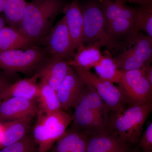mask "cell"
Here are the masks:
<instances>
[{"mask_svg":"<svg viewBox=\"0 0 152 152\" xmlns=\"http://www.w3.org/2000/svg\"><path fill=\"white\" fill-rule=\"evenodd\" d=\"M4 131V125L3 123H1L0 122V145H1V141L3 134V132Z\"/></svg>","mask_w":152,"mask_h":152,"instance_id":"34","label":"cell"},{"mask_svg":"<svg viewBox=\"0 0 152 152\" xmlns=\"http://www.w3.org/2000/svg\"><path fill=\"white\" fill-rule=\"evenodd\" d=\"M38 112L37 120L32 135L38 152H48L71 125L72 116L63 110L50 113L40 110Z\"/></svg>","mask_w":152,"mask_h":152,"instance_id":"4","label":"cell"},{"mask_svg":"<svg viewBox=\"0 0 152 152\" xmlns=\"http://www.w3.org/2000/svg\"><path fill=\"white\" fill-rule=\"evenodd\" d=\"M12 83L8 77V74L3 73L0 72V103L2 102V96L6 89Z\"/></svg>","mask_w":152,"mask_h":152,"instance_id":"29","label":"cell"},{"mask_svg":"<svg viewBox=\"0 0 152 152\" xmlns=\"http://www.w3.org/2000/svg\"><path fill=\"white\" fill-rule=\"evenodd\" d=\"M100 5L107 22L118 19L134 20L137 9L129 7L124 3L111 0H99Z\"/></svg>","mask_w":152,"mask_h":152,"instance_id":"21","label":"cell"},{"mask_svg":"<svg viewBox=\"0 0 152 152\" xmlns=\"http://www.w3.org/2000/svg\"><path fill=\"white\" fill-rule=\"evenodd\" d=\"M65 5L63 0H32L25 7L18 30L33 46L40 43Z\"/></svg>","mask_w":152,"mask_h":152,"instance_id":"1","label":"cell"},{"mask_svg":"<svg viewBox=\"0 0 152 152\" xmlns=\"http://www.w3.org/2000/svg\"><path fill=\"white\" fill-rule=\"evenodd\" d=\"M97 75L102 79L113 83H118L121 71L111 53L106 50L103 53L102 60L94 67Z\"/></svg>","mask_w":152,"mask_h":152,"instance_id":"23","label":"cell"},{"mask_svg":"<svg viewBox=\"0 0 152 152\" xmlns=\"http://www.w3.org/2000/svg\"><path fill=\"white\" fill-rule=\"evenodd\" d=\"M70 66L62 58L49 57L37 69L39 78L43 79L56 92L69 72Z\"/></svg>","mask_w":152,"mask_h":152,"instance_id":"14","label":"cell"},{"mask_svg":"<svg viewBox=\"0 0 152 152\" xmlns=\"http://www.w3.org/2000/svg\"><path fill=\"white\" fill-rule=\"evenodd\" d=\"M37 111L35 100L9 98L0 103V122L33 118Z\"/></svg>","mask_w":152,"mask_h":152,"instance_id":"13","label":"cell"},{"mask_svg":"<svg viewBox=\"0 0 152 152\" xmlns=\"http://www.w3.org/2000/svg\"><path fill=\"white\" fill-rule=\"evenodd\" d=\"M63 12L64 14L66 24L75 48L83 43L84 20L81 7L78 0H74L66 5Z\"/></svg>","mask_w":152,"mask_h":152,"instance_id":"15","label":"cell"},{"mask_svg":"<svg viewBox=\"0 0 152 152\" xmlns=\"http://www.w3.org/2000/svg\"><path fill=\"white\" fill-rule=\"evenodd\" d=\"M43 47L35 45L26 50L0 52V69L8 74L30 72L38 68L49 58Z\"/></svg>","mask_w":152,"mask_h":152,"instance_id":"5","label":"cell"},{"mask_svg":"<svg viewBox=\"0 0 152 152\" xmlns=\"http://www.w3.org/2000/svg\"><path fill=\"white\" fill-rule=\"evenodd\" d=\"M40 43L50 57L62 58L69 61L75 53L64 16L57 22Z\"/></svg>","mask_w":152,"mask_h":152,"instance_id":"10","label":"cell"},{"mask_svg":"<svg viewBox=\"0 0 152 152\" xmlns=\"http://www.w3.org/2000/svg\"><path fill=\"white\" fill-rule=\"evenodd\" d=\"M152 110L151 101L142 104L129 106L120 111L110 112L109 132L127 145L137 143Z\"/></svg>","mask_w":152,"mask_h":152,"instance_id":"3","label":"cell"},{"mask_svg":"<svg viewBox=\"0 0 152 152\" xmlns=\"http://www.w3.org/2000/svg\"><path fill=\"white\" fill-rule=\"evenodd\" d=\"M88 135L70 127L48 152H86Z\"/></svg>","mask_w":152,"mask_h":152,"instance_id":"17","label":"cell"},{"mask_svg":"<svg viewBox=\"0 0 152 152\" xmlns=\"http://www.w3.org/2000/svg\"><path fill=\"white\" fill-rule=\"evenodd\" d=\"M86 88V85L70 66L56 91L61 110L66 111L74 108L81 99Z\"/></svg>","mask_w":152,"mask_h":152,"instance_id":"12","label":"cell"},{"mask_svg":"<svg viewBox=\"0 0 152 152\" xmlns=\"http://www.w3.org/2000/svg\"><path fill=\"white\" fill-rule=\"evenodd\" d=\"M86 85L84 94L74 107L70 127L88 135L109 132L110 110L92 87Z\"/></svg>","mask_w":152,"mask_h":152,"instance_id":"2","label":"cell"},{"mask_svg":"<svg viewBox=\"0 0 152 152\" xmlns=\"http://www.w3.org/2000/svg\"><path fill=\"white\" fill-rule=\"evenodd\" d=\"M39 76L36 73L29 78L21 79L9 86L2 96V101L11 98L27 100H35L37 98Z\"/></svg>","mask_w":152,"mask_h":152,"instance_id":"18","label":"cell"},{"mask_svg":"<svg viewBox=\"0 0 152 152\" xmlns=\"http://www.w3.org/2000/svg\"><path fill=\"white\" fill-rule=\"evenodd\" d=\"M28 3L26 0H6L4 17L9 26L19 28L23 12Z\"/></svg>","mask_w":152,"mask_h":152,"instance_id":"25","label":"cell"},{"mask_svg":"<svg viewBox=\"0 0 152 152\" xmlns=\"http://www.w3.org/2000/svg\"><path fill=\"white\" fill-rule=\"evenodd\" d=\"M32 46L29 41L17 29L5 26L0 30V52L26 50Z\"/></svg>","mask_w":152,"mask_h":152,"instance_id":"22","label":"cell"},{"mask_svg":"<svg viewBox=\"0 0 152 152\" xmlns=\"http://www.w3.org/2000/svg\"><path fill=\"white\" fill-rule=\"evenodd\" d=\"M38 86L39 110L46 113L62 110L56 91L42 79L40 78Z\"/></svg>","mask_w":152,"mask_h":152,"instance_id":"24","label":"cell"},{"mask_svg":"<svg viewBox=\"0 0 152 152\" xmlns=\"http://www.w3.org/2000/svg\"><path fill=\"white\" fill-rule=\"evenodd\" d=\"M121 2L125 4L126 3H129L131 4H137L144 6H147L152 5V0H115Z\"/></svg>","mask_w":152,"mask_h":152,"instance_id":"30","label":"cell"},{"mask_svg":"<svg viewBox=\"0 0 152 152\" xmlns=\"http://www.w3.org/2000/svg\"><path fill=\"white\" fill-rule=\"evenodd\" d=\"M134 21L137 31H143L147 35L152 37V5L137 9Z\"/></svg>","mask_w":152,"mask_h":152,"instance_id":"26","label":"cell"},{"mask_svg":"<svg viewBox=\"0 0 152 152\" xmlns=\"http://www.w3.org/2000/svg\"><path fill=\"white\" fill-rule=\"evenodd\" d=\"M100 45L90 44L85 45L83 43L76 49L73 58L68 61L72 67H79L90 71L102 60L103 53L101 52Z\"/></svg>","mask_w":152,"mask_h":152,"instance_id":"19","label":"cell"},{"mask_svg":"<svg viewBox=\"0 0 152 152\" xmlns=\"http://www.w3.org/2000/svg\"><path fill=\"white\" fill-rule=\"evenodd\" d=\"M0 152H38L32 134L10 145L0 149Z\"/></svg>","mask_w":152,"mask_h":152,"instance_id":"27","label":"cell"},{"mask_svg":"<svg viewBox=\"0 0 152 152\" xmlns=\"http://www.w3.org/2000/svg\"><path fill=\"white\" fill-rule=\"evenodd\" d=\"M139 32L134 20L118 19L107 22L105 47L115 56L130 43Z\"/></svg>","mask_w":152,"mask_h":152,"instance_id":"11","label":"cell"},{"mask_svg":"<svg viewBox=\"0 0 152 152\" xmlns=\"http://www.w3.org/2000/svg\"><path fill=\"white\" fill-rule=\"evenodd\" d=\"M72 68L86 84L95 90L111 112L120 111L126 107L127 104L118 87L100 78L90 71L79 67Z\"/></svg>","mask_w":152,"mask_h":152,"instance_id":"9","label":"cell"},{"mask_svg":"<svg viewBox=\"0 0 152 152\" xmlns=\"http://www.w3.org/2000/svg\"><path fill=\"white\" fill-rule=\"evenodd\" d=\"M32 118L9 121L3 123L4 131L0 149L24 138L28 134Z\"/></svg>","mask_w":152,"mask_h":152,"instance_id":"20","label":"cell"},{"mask_svg":"<svg viewBox=\"0 0 152 152\" xmlns=\"http://www.w3.org/2000/svg\"><path fill=\"white\" fill-rule=\"evenodd\" d=\"M81 9L84 20L83 44L85 45L97 44L105 47L107 21L99 4L92 1Z\"/></svg>","mask_w":152,"mask_h":152,"instance_id":"8","label":"cell"},{"mask_svg":"<svg viewBox=\"0 0 152 152\" xmlns=\"http://www.w3.org/2000/svg\"><path fill=\"white\" fill-rule=\"evenodd\" d=\"M139 142L143 152H152V123H150Z\"/></svg>","mask_w":152,"mask_h":152,"instance_id":"28","label":"cell"},{"mask_svg":"<svg viewBox=\"0 0 152 152\" xmlns=\"http://www.w3.org/2000/svg\"><path fill=\"white\" fill-rule=\"evenodd\" d=\"M113 57L120 70L143 69L151 64L152 37L139 32L127 46Z\"/></svg>","mask_w":152,"mask_h":152,"instance_id":"6","label":"cell"},{"mask_svg":"<svg viewBox=\"0 0 152 152\" xmlns=\"http://www.w3.org/2000/svg\"><path fill=\"white\" fill-rule=\"evenodd\" d=\"M5 3L6 0H0V14L4 12Z\"/></svg>","mask_w":152,"mask_h":152,"instance_id":"33","label":"cell"},{"mask_svg":"<svg viewBox=\"0 0 152 152\" xmlns=\"http://www.w3.org/2000/svg\"><path fill=\"white\" fill-rule=\"evenodd\" d=\"M128 145L109 132L88 135L86 152H129Z\"/></svg>","mask_w":152,"mask_h":152,"instance_id":"16","label":"cell"},{"mask_svg":"<svg viewBox=\"0 0 152 152\" xmlns=\"http://www.w3.org/2000/svg\"><path fill=\"white\" fill-rule=\"evenodd\" d=\"M6 22L4 17H2L0 15V30L5 26Z\"/></svg>","mask_w":152,"mask_h":152,"instance_id":"32","label":"cell"},{"mask_svg":"<svg viewBox=\"0 0 152 152\" xmlns=\"http://www.w3.org/2000/svg\"><path fill=\"white\" fill-rule=\"evenodd\" d=\"M121 71V75L118 87L127 105H136L151 102L152 86L146 78L145 68Z\"/></svg>","mask_w":152,"mask_h":152,"instance_id":"7","label":"cell"},{"mask_svg":"<svg viewBox=\"0 0 152 152\" xmlns=\"http://www.w3.org/2000/svg\"><path fill=\"white\" fill-rule=\"evenodd\" d=\"M145 75L146 78L151 85L152 86V67L149 64L145 67Z\"/></svg>","mask_w":152,"mask_h":152,"instance_id":"31","label":"cell"}]
</instances>
